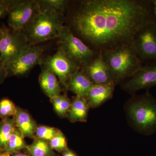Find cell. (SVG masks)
Returning a JSON list of instances; mask_svg holds the SVG:
<instances>
[{"instance_id": "cell-24", "label": "cell", "mask_w": 156, "mask_h": 156, "mask_svg": "<svg viewBox=\"0 0 156 156\" xmlns=\"http://www.w3.org/2000/svg\"><path fill=\"white\" fill-rule=\"evenodd\" d=\"M49 144L52 150L58 151H65L67 149L66 138L61 132L50 140Z\"/></svg>"}, {"instance_id": "cell-20", "label": "cell", "mask_w": 156, "mask_h": 156, "mask_svg": "<svg viewBox=\"0 0 156 156\" xmlns=\"http://www.w3.org/2000/svg\"><path fill=\"white\" fill-rule=\"evenodd\" d=\"M27 147L24 140V136L18 129L15 128L10 137L7 149L5 152L12 155L23 149L27 148Z\"/></svg>"}, {"instance_id": "cell-26", "label": "cell", "mask_w": 156, "mask_h": 156, "mask_svg": "<svg viewBox=\"0 0 156 156\" xmlns=\"http://www.w3.org/2000/svg\"><path fill=\"white\" fill-rule=\"evenodd\" d=\"M71 103V102L70 101L69 99L66 95H64V98L62 101L61 104L55 111L60 115L62 116L66 115L69 112Z\"/></svg>"}, {"instance_id": "cell-5", "label": "cell", "mask_w": 156, "mask_h": 156, "mask_svg": "<svg viewBox=\"0 0 156 156\" xmlns=\"http://www.w3.org/2000/svg\"><path fill=\"white\" fill-rule=\"evenodd\" d=\"M57 38L58 48L81 69L89 64L98 54L76 36L67 26L61 27Z\"/></svg>"}, {"instance_id": "cell-2", "label": "cell", "mask_w": 156, "mask_h": 156, "mask_svg": "<svg viewBox=\"0 0 156 156\" xmlns=\"http://www.w3.org/2000/svg\"><path fill=\"white\" fill-rule=\"evenodd\" d=\"M115 85L134 74L142 66L133 42L101 53Z\"/></svg>"}, {"instance_id": "cell-9", "label": "cell", "mask_w": 156, "mask_h": 156, "mask_svg": "<svg viewBox=\"0 0 156 156\" xmlns=\"http://www.w3.org/2000/svg\"><path fill=\"white\" fill-rule=\"evenodd\" d=\"M40 65L42 67L54 73L62 84L66 87L71 76L81 69L59 48L53 55L43 58Z\"/></svg>"}, {"instance_id": "cell-11", "label": "cell", "mask_w": 156, "mask_h": 156, "mask_svg": "<svg viewBox=\"0 0 156 156\" xmlns=\"http://www.w3.org/2000/svg\"><path fill=\"white\" fill-rule=\"evenodd\" d=\"M156 86V63L142 66L134 74L122 84L126 92L133 93Z\"/></svg>"}, {"instance_id": "cell-21", "label": "cell", "mask_w": 156, "mask_h": 156, "mask_svg": "<svg viewBox=\"0 0 156 156\" xmlns=\"http://www.w3.org/2000/svg\"><path fill=\"white\" fill-rule=\"evenodd\" d=\"M27 149L30 156H51L53 154L50 144L45 140L39 139L27 147Z\"/></svg>"}, {"instance_id": "cell-6", "label": "cell", "mask_w": 156, "mask_h": 156, "mask_svg": "<svg viewBox=\"0 0 156 156\" xmlns=\"http://www.w3.org/2000/svg\"><path fill=\"white\" fill-rule=\"evenodd\" d=\"M44 49L38 45H27L14 59L5 66L8 76L23 75L41 64Z\"/></svg>"}, {"instance_id": "cell-13", "label": "cell", "mask_w": 156, "mask_h": 156, "mask_svg": "<svg viewBox=\"0 0 156 156\" xmlns=\"http://www.w3.org/2000/svg\"><path fill=\"white\" fill-rule=\"evenodd\" d=\"M93 85L94 84L88 76L80 69L71 76L68 81L66 87L76 96L87 98Z\"/></svg>"}, {"instance_id": "cell-27", "label": "cell", "mask_w": 156, "mask_h": 156, "mask_svg": "<svg viewBox=\"0 0 156 156\" xmlns=\"http://www.w3.org/2000/svg\"><path fill=\"white\" fill-rule=\"evenodd\" d=\"M62 156H77L72 151L67 149L66 150L64 151Z\"/></svg>"}, {"instance_id": "cell-19", "label": "cell", "mask_w": 156, "mask_h": 156, "mask_svg": "<svg viewBox=\"0 0 156 156\" xmlns=\"http://www.w3.org/2000/svg\"><path fill=\"white\" fill-rule=\"evenodd\" d=\"M40 12L49 11L52 13L65 14L68 1L65 0H37Z\"/></svg>"}, {"instance_id": "cell-18", "label": "cell", "mask_w": 156, "mask_h": 156, "mask_svg": "<svg viewBox=\"0 0 156 156\" xmlns=\"http://www.w3.org/2000/svg\"><path fill=\"white\" fill-rule=\"evenodd\" d=\"M15 120L13 119L2 120L0 124V153L7 149L10 137L15 129Z\"/></svg>"}, {"instance_id": "cell-16", "label": "cell", "mask_w": 156, "mask_h": 156, "mask_svg": "<svg viewBox=\"0 0 156 156\" xmlns=\"http://www.w3.org/2000/svg\"><path fill=\"white\" fill-rule=\"evenodd\" d=\"M14 118L16 126L24 137L34 136L36 131V125L27 112L18 108Z\"/></svg>"}, {"instance_id": "cell-3", "label": "cell", "mask_w": 156, "mask_h": 156, "mask_svg": "<svg viewBox=\"0 0 156 156\" xmlns=\"http://www.w3.org/2000/svg\"><path fill=\"white\" fill-rule=\"evenodd\" d=\"M126 112L132 127L146 135L156 131V100L147 92L128 101Z\"/></svg>"}, {"instance_id": "cell-23", "label": "cell", "mask_w": 156, "mask_h": 156, "mask_svg": "<svg viewBox=\"0 0 156 156\" xmlns=\"http://www.w3.org/2000/svg\"><path fill=\"white\" fill-rule=\"evenodd\" d=\"M60 132V131L56 128L48 126H41L37 128L35 134L38 139L45 141H50Z\"/></svg>"}, {"instance_id": "cell-17", "label": "cell", "mask_w": 156, "mask_h": 156, "mask_svg": "<svg viewBox=\"0 0 156 156\" xmlns=\"http://www.w3.org/2000/svg\"><path fill=\"white\" fill-rule=\"evenodd\" d=\"M87 98L76 96L71 103L69 119L72 122L87 121L89 109Z\"/></svg>"}, {"instance_id": "cell-22", "label": "cell", "mask_w": 156, "mask_h": 156, "mask_svg": "<svg viewBox=\"0 0 156 156\" xmlns=\"http://www.w3.org/2000/svg\"><path fill=\"white\" fill-rule=\"evenodd\" d=\"M17 108L14 103L9 99H3L0 101V117L2 120L9 119V117L15 116Z\"/></svg>"}, {"instance_id": "cell-28", "label": "cell", "mask_w": 156, "mask_h": 156, "mask_svg": "<svg viewBox=\"0 0 156 156\" xmlns=\"http://www.w3.org/2000/svg\"><path fill=\"white\" fill-rule=\"evenodd\" d=\"M152 4L153 9V13L154 17L156 23V0H151Z\"/></svg>"}, {"instance_id": "cell-12", "label": "cell", "mask_w": 156, "mask_h": 156, "mask_svg": "<svg viewBox=\"0 0 156 156\" xmlns=\"http://www.w3.org/2000/svg\"><path fill=\"white\" fill-rule=\"evenodd\" d=\"M81 69L94 84L114 83L108 65L101 53H98L89 64Z\"/></svg>"}, {"instance_id": "cell-10", "label": "cell", "mask_w": 156, "mask_h": 156, "mask_svg": "<svg viewBox=\"0 0 156 156\" xmlns=\"http://www.w3.org/2000/svg\"><path fill=\"white\" fill-rule=\"evenodd\" d=\"M137 55L141 61H156V23H148L135 35L133 41Z\"/></svg>"}, {"instance_id": "cell-30", "label": "cell", "mask_w": 156, "mask_h": 156, "mask_svg": "<svg viewBox=\"0 0 156 156\" xmlns=\"http://www.w3.org/2000/svg\"><path fill=\"white\" fill-rule=\"evenodd\" d=\"M11 155L5 152H3L0 153V156H11Z\"/></svg>"}, {"instance_id": "cell-7", "label": "cell", "mask_w": 156, "mask_h": 156, "mask_svg": "<svg viewBox=\"0 0 156 156\" xmlns=\"http://www.w3.org/2000/svg\"><path fill=\"white\" fill-rule=\"evenodd\" d=\"M3 25V32L0 40V53L2 65L5 66L14 59L28 45L27 39L23 31L13 30Z\"/></svg>"}, {"instance_id": "cell-31", "label": "cell", "mask_w": 156, "mask_h": 156, "mask_svg": "<svg viewBox=\"0 0 156 156\" xmlns=\"http://www.w3.org/2000/svg\"><path fill=\"white\" fill-rule=\"evenodd\" d=\"M3 32V25L2 24V26H0V40H1V37H2V34Z\"/></svg>"}, {"instance_id": "cell-1", "label": "cell", "mask_w": 156, "mask_h": 156, "mask_svg": "<svg viewBox=\"0 0 156 156\" xmlns=\"http://www.w3.org/2000/svg\"><path fill=\"white\" fill-rule=\"evenodd\" d=\"M151 22H155L151 1L84 0L73 10L68 27L91 49L102 53L132 43L137 32Z\"/></svg>"}, {"instance_id": "cell-29", "label": "cell", "mask_w": 156, "mask_h": 156, "mask_svg": "<svg viewBox=\"0 0 156 156\" xmlns=\"http://www.w3.org/2000/svg\"><path fill=\"white\" fill-rule=\"evenodd\" d=\"M11 156H30V155H28L26 154H22V153H17L13 154L11 155Z\"/></svg>"}, {"instance_id": "cell-25", "label": "cell", "mask_w": 156, "mask_h": 156, "mask_svg": "<svg viewBox=\"0 0 156 156\" xmlns=\"http://www.w3.org/2000/svg\"><path fill=\"white\" fill-rule=\"evenodd\" d=\"M15 2L14 0H0V19L8 16L9 9Z\"/></svg>"}, {"instance_id": "cell-32", "label": "cell", "mask_w": 156, "mask_h": 156, "mask_svg": "<svg viewBox=\"0 0 156 156\" xmlns=\"http://www.w3.org/2000/svg\"><path fill=\"white\" fill-rule=\"evenodd\" d=\"M2 64V56H1V54L0 53V66Z\"/></svg>"}, {"instance_id": "cell-14", "label": "cell", "mask_w": 156, "mask_h": 156, "mask_svg": "<svg viewBox=\"0 0 156 156\" xmlns=\"http://www.w3.org/2000/svg\"><path fill=\"white\" fill-rule=\"evenodd\" d=\"M115 87L114 83L94 84L87 98L89 106L92 108L98 107L110 99L113 94Z\"/></svg>"}, {"instance_id": "cell-15", "label": "cell", "mask_w": 156, "mask_h": 156, "mask_svg": "<svg viewBox=\"0 0 156 156\" xmlns=\"http://www.w3.org/2000/svg\"><path fill=\"white\" fill-rule=\"evenodd\" d=\"M39 82L42 90L49 97L60 95L61 89L59 82L56 75L51 71L43 68Z\"/></svg>"}, {"instance_id": "cell-8", "label": "cell", "mask_w": 156, "mask_h": 156, "mask_svg": "<svg viewBox=\"0 0 156 156\" xmlns=\"http://www.w3.org/2000/svg\"><path fill=\"white\" fill-rule=\"evenodd\" d=\"M40 12L35 0H16L9 9L8 23L13 30L23 31Z\"/></svg>"}, {"instance_id": "cell-4", "label": "cell", "mask_w": 156, "mask_h": 156, "mask_svg": "<svg viewBox=\"0 0 156 156\" xmlns=\"http://www.w3.org/2000/svg\"><path fill=\"white\" fill-rule=\"evenodd\" d=\"M64 19L63 14L49 11L39 12L23 31L28 44L37 45L57 38L58 32L64 25Z\"/></svg>"}]
</instances>
